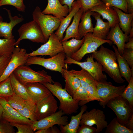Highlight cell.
Segmentation results:
<instances>
[{"instance_id": "obj_1", "label": "cell", "mask_w": 133, "mask_h": 133, "mask_svg": "<svg viewBox=\"0 0 133 133\" xmlns=\"http://www.w3.org/2000/svg\"><path fill=\"white\" fill-rule=\"evenodd\" d=\"M91 56L102 66L104 71L116 83L121 84L125 80L119 71L115 52L101 45L100 50L92 53Z\"/></svg>"}, {"instance_id": "obj_2", "label": "cell", "mask_w": 133, "mask_h": 133, "mask_svg": "<svg viewBox=\"0 0 133 133\" xmlns=\"http://www.w3.org/2000/svg\"><path fill=\"white\" fill-rule=\"evenodd\" d=\"M42 84L59 100V110L67 115H71L77 112L79 101L74 100L60 83L55 82L52 83H47Z\"/></svg>"}, {"instance_id": "obj_3", "label": "cell", "mask_w": 133, "mask_h": 133, "mask_svg": "<svg viewBox=\"0 0 133 133\" xmlns=\"http://www.w3.org/2000/svg\"><path fill=\"white\" fill-rule=\"evenodd\" d=\"M16 78L22 84L38 82L42 84L54 82L51 76L44 70L35 71L25 65L17 67L13 72Z\"/></svg>"}, {"instance_id": "obj_4", "label": "cell", "mask_w": 133, "mask_h": 133, "mask_svg": "<svg viewBox=\"0 0 133 133\" xmlns=\"http://www.w3.org/2000/svg\"><path fill=\"white\" fill-rule=\"evenodd\" d=\"M66 58L64 51L49 58L31 56L28 58L25 65L28 66L32 65H39L47 69L58 72L62 75L63 69H68L67 64L65 62Z\"/></svg>"}, {"instance_id": "obj_5", "label": "cell", "mask_w": 133, "mask_h": 133, "mask_svg": "<svg viewBox=\"0 0 133 133\" xmlns=\"http://www.w3.org/2000/svg\"><path fill=\"white\" fill-rule=\"evenodd\" d=\"M33 20L37 23L47 41L50 35L58 28L61 20L50 14L42 13L40 8L36 6L32 13Z\"/></svg>"}, {"instance_id": "obj_6", "label": "cell", "mask_w": 133, "mask_h": 133, "mask_svg": "<svg viewBox=\"0 0 133 133\" xmlns=\"http://www.w3.org/2000/svg\"><path fill=\"white\" fill-rule=\"evenodd\" d=\"M106 105L115 114L118 122L124 126L133 116V107L121 96L111 99Z\"/></svg>"}, {"instance_id": "obj_7", "label": "cell", "mask_w": 133, "mask_h": 133, "mask_svg": "<svg viewBox=\"0 0 133 133\" xmlns=\"http://www.w3.org/2000/svg\"><path fill=\"white\" fill-rule=\"evenodd\" d=\"M17 31L19 37L15 43V46H18L20 41L24 39L37 43H45L47 42L40 28L33 20L22 24Z\"/></svg>"}, {"instance_id": "obj_8", "label": "cell", "mask_w": 133, "mask_h": 133, "mask_svg": "<svg viewBox=\"0 0 133 133\" xmlns=\"http://www.w3.org/2000/svg\"><path fill=\"white\" fill-rule=\"evenodd\" d=\"M66 56V59L65 60V63L69 65L75 64L79 65L88 72L98 82L107 81V77L102 72V65L97 62H95L91 55L88 56L86 59V61L84 62L76 61L71 58Z\"/></svg>"}, {"instance_id": "obj_9", "label": "cell", "mask_w": 133, "mask_h": 133, "mask_svg": "<svg viewBox=\"0 0 133 133\" xmlns=\"http://www.w3.org/2000/svg\"><path fill=\"white\" fill-rule=\"evenodd\" d=\"M83 36L85 39L82 46L71 58L76 61H80L85 55L96 51L99 47L104 43H107L111 45L113 43L110 40L103 39L94 36L92 32L86 33Z\"/></svg>"}, {"instance_id": "obj_10", "label": "cell", "mask_w": 133, "mask_h": 133, "mask_svg": "<svg viewBox=\"0 0 133 133\" xmlns=\"http://www.w3.org/2000/svg\"><path fill=\"white\" fill-rule=\"evenodd\" d=\"M126 85L119 86L113 85L110 82H98L97 88V95L100 100L99 104L105 108L110 100L121 96L126 88Z\"/></svg>"}, {"instance_id": "obj_11", "label": "cell", "mask_w": 133, "mask_h": 133, "mask_svg": "<svg viewBox=\"0 0 133 133\" xmlns=\"http://www.w3.org/2000/svg\"><path fill=\"white\" fill-rule=\"evenodd\" d=\"M64 50L61 41L54 33L48 38V41L37 50L29 53H27L29 57L39 55H49L50 57L63 52Z\"/></svg>"}, {"instance_id": "obj_12", "label": "cell", "mask_w": 133, "mask_h": 133, "mask_svg": "<svg viewBox=\"0 0 133 133\" xmlns=\"http://www.w3.org/2000/svg\"><path fill=\"white\" fill-rule=\"evenodd\" d=\"M58 108L57 101L50 93L36 104L35 114L37 120L55 113Z\"/></svg>"}, {"instance_id": "obj_13", "label": "cell", "mask_w": 133, "mask_h": 133, "mask_svg": "<svg viewBox=\"0 0 133 133\" xmlns=\"http://www.w3.org/2000/svg\"><path fill=\"white\" fill-rule=\"evenodd\" d=\"M102 111L93 108L89 112L86 111L82 114L80 125L84 124L90 126L95 125L97 126L96 133H99L106 128L107 122Z\"/></svg>"}, {"instance_id": "obj_14", "label": "cell", "mask_w": 133, "mask_h": 133, "mask_svg": "<svg viewBox=\"0 0 133 133\" xmlns=\"http://www.w3.org/2000/svg\"><path fill=\"white\" fill-rule=\"evenodd\" d=\"M27 53L24 49L20 48L18 46L15 48L11 56L10 60L0 77V82L9 77L17 67L25 65L29 57Z\"/></svg>"}, {"instance_id": "obj_15", "label": "cell", "mask_w": 133, "mask_h": 133, "mask_svg": "<svg viewBox=\"0 0 133 133\" xmlns=\"http://www.w3.org/2000/svg\"><path fill=\"white\" fill-rule=\"evenodd\" d=\"M59 110L55 113L39 120L33 122L32 125L34 131L48 128L55 125H65L68 123V117Z\"/></svg>"}, {"instance_id": "obj_16", "label": "cell", "mask_w": 133, "mask_h": 133, "mask_svg": "<svg viewBox=\"0 0 133 133\" xmlns=\"http://www.w3.org/2000/svg\"><path fill=\"white\" fill-rule=\"evenodd\" d=\"M0 104L3 109L2 119L11 123L32 125L33 121L21 115L9 104L4 98L0 97Z\"/></svg>"}, {"instance_id": "obj_17", "label": "cell", "mask_w": 133, "mask_h": 133, "mask_svg": "<svg viewBox=\"0 0 133 133\" xmlns=\"http://www.w3.org/2000/svg\"><path fill=\"white\" fill-rule=\"evenodd\" d=\"M129 38L128 35L121 29L118 23L114 27L110 28L106 39L112 41L116 45L118 52L121 55L124 50L125 43L128 42Z\"/></svg>"}, {"instance_id": "obj_18", "label": "cell", "mask_w": 133, "mask_h": 133, "mask_svg": "<svg viewBox=\"0 0 133 133\" xmlns=\"http://www.w3.org/2000/svg\"><path fill=\"white\" fill-rule=\"evenodd\" d=\"M46 8L42 11L44 14H52L61 20L66 17L69 12L67 6L62 5L59 0H47Z\"/></svg>"}, {"instance_id": "obj_19", "label": "cell", "mask_w": 133, "mask_h": 133, "mask_svg": "<svg viewBox=\"0 0 133 133\" xmlns=\"http://www.w3.org/2000/svg\"><path fill=\"white\" fill-rule=\"evenodd\" d=\"M3 9L7 12L10 21L7 22L0 21V37L7 39L14 38V36L12 34V30L16 25L22 22L24 18L22 16L19 17L17 16L13 17L10 10L5 8Z\"/></svg>"}, {"instance_id": "obj_20", "label": "cell", "mask_w": 133, "mask_h": 133, "mask_svg": "<svg viewBox=\"0 0 133 133\" xmlns=\"http://www.w3.org/2000/svg\"><path fill=\"white\" fill-rule=\"evenodd\" d=\"M89 10L98 13L102 16V19L107 20L110 28L114 27L118 23V17L116 12L112 7L104 3L95 6Z\"/></svg>"}, {"instance_id": "obj_21", "label": "cell", "mask_w": 133, "mask_h": 133, "mask_svg": "<svg viewBox=\"0 0 133 133\" xmlns=\"http://www.w3.org/2000/svg\"><path fill=\"white\" fill-rule=\"evenodd\" d=\"M31 99L35 104L51 92L43 84L38 82L29 83L25 85Z\"/></svg>"}, {"instance_id": "obj_22", "label": "cell", "mask_w": 133, "mask_h": 133, "mask_svg": "<svg viewBox=\"0 0 133 133\" xmlns=\"http://www.w3.org/2000/svg\"><path fill=\"white\" fill-rule=\"evenodd\" d=\"M91 14L96 21L92 33L93 35L98 38L106 39L110 29L108 22L103 21L100 17L101 15L97 12H91Z\"/></svg>"}, {"instance_id": "obj_23", "label": "cell", "mask_w": 133, "mask_h": 133, "mask_svg": "<svg viewBox=\"0 0 133 133\" xmlns=\"http://www.w3.org/2000/svg\"><path fill=\"white\" fill-rule=\"evenodd\" d=\"M80 3L76 0L72 4L71 9L68 15L61 20L60 25L55 34L61 41L64 37V33L76 12L80 9Z\"/></svg>"}, {"instance_id": "obj_24", "label": "cell", "mask_w": 133, "mask_h": 133, "mask_svg": "<svg viewBox=\"0 0 133 133\" xmlns=\"http://www.w3.org/2000/svg\"><path fill=\"white\" fill-rule=\"evenodd\" d=\"M87 106L85 105L82 106L80 112L77 115L72 116L70 122L65 125L60 126L62 133H76L79 128L81 117L83 114L86 110Z\"/></svg>"}, {"instance_id": "obj_25", "label": "cell", "mask_w": 133, "mask_h": 133, "mask_svg": "<svg viewBox=\"0 0 133 133\" xmlns=\"http://www.w3.org/2000/svg\"><path fill=\"white\" fill-rule=\"evenodd\" d=\"M80 80L81 86L86 90L93 87H97L98 82L86 71L82 68L80 70L72 69L69 70Z\"/></svg>"}, {"instance_id": "obj_26", "label": "cell", "mask_w": 133, "mask_h": 133, "mask_svg": "<svg viewBox=\"0 0 133 133\" xmlns=\"http://www.w3.org/2000/svg\"><path fill=\"white\" fill-rule=\"evenodd\" d=\"M112 48L116 54L121 75L128 83L132 76H133V68H130L126 61L119 53L116 46L113 45Z\"/></svg>"}, {"instance_id": "obj_27", "label": "cell", "mask_w": 133, "mask_h": 133, "mask_svg": "<svg viewBox=\"0 0 133 133\" xmlns=\"http://www.w3.org/2000/svg\"><path fill=\"white\" fill-rule=\"evenodd\" d=\"M117 12L119 19L118 24L122 31L128 35L133 24V13H127L122 12L120 9L112 7Z\"/></svg>"}, {"instance_id": "obj_28", "label": "cell", "mask_w": 133, "mask_h": 133, "mask_svg": "<svg viewBox=\"0 0 133 133\" xmlns=\"http://www.w3.org/2000/svg\"><path fill=\"white\" fill-rule=\"evenodd\" d=\"M83 13V11L80 9L75 14L72 23L66 29L65 35L61 42L67 41L71 38L78 39L79 25Z\"/></svg>"}, {"instance_id": "obj_29", "label": "cell", "mask_w": 133, "mask_h": 133, "mask_svg": "<svg viewBox=\"0 0 133 133\" xmlns=\"http://www.w3.org/2000/svg\"><path fill=\"white\" fill-rule=\"evenodd\" d=\"M62 77L65 82V88L68 93L72 96L74 92L81 86L80 80L74 75L68 69H63Z\"/></svg>"}, {"instance_id": "obj_30", "label": "cell", "mask_w": 133, "mask_h": 133, "mask_svg": "<svg viewBox=\"0 0 133 133\" xmlns=\"http://www.w3.org/2000/svg\"><path fill=\"white\" fill-rule=\"evenodd\" d=\"M91 11L89 10L83 14L78 29V39H81L86 33H92L93 27L91 18Z\"/></svg>"}, {"instance_id": "obj_31", "label": "cell", "mask_w": 133, "mask_h": 133, "mask_svg": "<svg viewBox=\"0 0 133 133\" xmlns=\"http://www.w3.org/2000/svg\"><path fill=\"white\" fill-rule=\"evenodd\" d=\"M85 39L84 36L82 39H78L74 38L68 41L61 42L66 56L71 58L72 55L77 52L83 43Z\"/></svg>"}, {"instance_id": "obj_32", "label": "cell", "mask_w": 133, "mask_h": 133, "mask_svg": "<svg viewBox=\"0 0 133 133\" xmlns=\"http://www.w3.org/2000/svg\"><path fill=\"white\" fill-rule=\"evenodd\" d=\"M10 77L14 93L25 100H31L24 85L18 80L13 73Z\"/></svg>"}, {"instance_id": "obj_33", "label": "cell", "mask_w": 133, "mask_h": 133, "mask_svg": "<svg viewBox=\"0 0 133 133\" xmlns=\"http://www.w3.org/2000/svg\"><path fill=\"white\" fill-rule=\"evenodd\" d=\"M35 104L32 100H25L22 109L16 110L22 116L34 122L37 121L35 114Z\"/></svg>"}, {"instance_id": "obj_34", "label": "cell", "mask_w": 133, "mask_h": 133, "mask_svg": "<svg viewBox=\"0 0 133 133\" xmlns=\"http://www.w3.org/2000/svg\"><path fill=\"white\" fill-rule=\"evenodd\" d=\"M16 41L14 38H0V57L4 56H11L15 48Z\"/></svg>"}, {"instance_id": "obj_35", "label": "cell", "mask_w": 133, "mask_h": 133, "mask_svg": "<svg viewBox=\"0 0 133 133\" xmlns=\"http://www.w3.org/2000/svg\"><path fill=\"white\" fill-rule=\"evenodd\" d=\"M105 133H133V130L129 129L120 124L116 117L114 118L108 125Z\"/></svg>"}, {"instance_id": "obj_36", "label": "cell", "mask_w": 133, "mask_h": 133, "mask_svg": "<svg viewBox=\"0 0 133 133\" xmlns=\"http://www.w3.org/2000/svg\"><path fill=\"white\" fill-rule=\"evenodd\" d=\"M72 96L74 100L79 101V106H82L91 101L86 90L81 86L75 91Z\"/></svg>"}, {"instance_id": "obj_37", "label": "cell", "mask_w": 133, "mask_h": 133, "mask_svg": "<svg viewBox=\"0 0 133 133\" xmlns=\"http://www.w3.org/2000/svg\"><path fill=\"white\" fill-rule=\"evenodd\" d=\"M4 98L9 104L16 110L22 109L25 105V100L14 93L9 96Z\"/></svg>"}, {"instance_id": "obj_38", "label": "cell", "mask_w": 133, "mask_h": 133, "mask_svg": "<svg viewBox=\"0 0 133 133\" xmlns=\"http://www.w3.org/2000/svg\"><path fill=\"white\" fill-rule=\"evenodd\" d=\"M13 93L10 77L0 82V97H7Z\"/></svg>"}, {"instance_id": "obj_39", "label": "cell", "mask_w": 133, "mask_h": 133, "mask_svg": "<svg viewBox=\"0 0 133 133\" xmlns=\"http://www.w3.org/2000/svg\"><path fill=\"white\" fill-rule=\"evenodd\" d=\"M121 96L127 100L130 104L133 107V76H132L121 95Z\"/></svg>"}, {"instance_id": "obj_40", "label": "cell", "mask_w": 133, "mask_h": 133, "mask_svg": "<svg viewBox=\"0 0 133 133\" xmlns=\"http://www.w3.org/2000/svg\"><path fill=\"white\" fill-rule=\"evenodd\" d=\"M101 0L107 6L116 7L122 10L125 13H128L126 0Z\"/></svg>"}, {"instance_id": "obj_41", "label": "cell", "mask_w": 133, "mask_h": 133, "mask_svg": "<svg viewBox=\"0 0 133 133\" xmlns=\"http://www.w3.org/2000/svg\"><path fill=\"white\" fill-rule=\"evenodd\" d=\"M78 1L81 5L80 9L83 12L90 10L96 6L104 3L101 0H76Z\"/></svg>"}, {"instance_id": "obj_42", "label": "cell", "mask_w": 133, "mask_h": 133, "mask_svg": "<svg viewBox=\"0 0 133 133\" xmlns=\"http://www.w3.org/2000/svg\"><path fill=\"white\" fill-rule=\"evenodd\" d=\"M5 5L13 6L19 12H24L25 11L26 6L23 0H0V7Z\"/></svg>"}, {"instance_id": "obj_43", "label": "cell", "mask_w": 133, "mask_h": 133, "mask_svg": "<svg viewBox=\"0 0 133 133\" xmlns=\"http://www.w3.org/2000/svg\"><path fill=\"white\" fill-rule=\"evenodd\" d=\"M14 127L10 122L2 118L0 119V133H15Z\"/></svg>"}, {"instance_id": "obj_44", "label": "cell", "mask_w": 133, "mask_h": 133, "mask_svg": "<svg viewBox=\"0 0 133 133\" xmlns=\"http://www.w3.org/2000/svg\"><path fill=\"white\" fill-rule=\"evenodd\" d=\"M14 127L17 129L16 133H34L32 126L27 124L16 123H11Z\"/></svg>"}, {"instance_id": "obj_45", "label": "cell", "mask_w": 133, "mask_h": 133, "mask_svg": "<svg viewBox=\"0 0 133 133\" xmlns=\"http://www.w3.org/2000/svg\"><path fill=\"white\" fill-rule=\"evenodd\" d=\"M125 60L131 68H133V49L124 48L121 55Z\"/></svg>"}, {"instance_id": "obj_46", "label": "cell", "mask_w": 133, "mask_h": 133, "mask_svg": "<svg viewBox=\"0 0 133 133\" xmlns=\"http://www.w3.org/2000/svg\"><path fill=\"white\" fill-rule=\"evenodd\" d=\"M78 128L76 133H96L97 129L92 126L83 124Z\"/></svg>"}, {"instance_id": "obj_47", "label": "cell", "mask_w": 133, "mask_h": 133, "mask_svg": "<svg viewBox=\"0 0 133 133\" xmlns=\"http://www.w3.org/2000/svg\"><path fill=\"white\" fill-rule=\"evenodd\" d=\"M11 58V56H4L0 57V77L4 71Z\"/></svg>"}, {"instance_id": "obj_48", "label": "cell", "mask_w": 133, "mask_h": 133, "mask_svg": "<svg viewBox=\"0 0 133 133\" xmlns=\"http://www.w3.org/2000/svg\"><path fill=\"white\" fill-rule=\"evenodd\" d=\"M35 133H60V130L56 127L53 126L50 127L36 131Z\"/></svg>"}, {"instance_id": "obj_49", "label": "cell", "mask_w": 133, "mask_h": 133, "mask_svg": "<svg viewBox=\"0 0 133 133\" xmlns=\"http://www.w3.org/2000/svg\"><path fill=\"white\" fill-rule=\"evenodd\" d=\"M128 13H133V0H126Z\"/></svg>"}, {"instance_id": "obj_50", "label": "cell", "mask_w": 133, "mask_h": 133, "mask_svg": "<svg viewBox=\"0 0 133 133\" xmlns=\"http://www.w3.org/2000/svg\"><path fill=\"white\" fill-rule=\"evenodd\" d=\"M61 3L63 5H66L67 6L69 11L71 8L72 3L75 0H59ZM69 11V12H70Z\"/></svg>"}, {"instance_id": "obj_51", "label": "cell", "mask_w": 133, "mask_h": 133, "mask_svg": "<svg viewBox=\"0 0 133 133\" xmlns=\"http://www.w3.org/2000/svg\"><path fill=\"white\" fill-rule=\"evenodd\" d=\"M124 48L133 49V38L129 37L128 41L124 45Z\"/></svg>"}, {"instance_id": "obj_52", "label": "cell", "mask_w": 133, "mask_h": 133, "mask_svg": "<svg viewBox=\"0 0 133 133\" xmlns=\"http://www.w3.org/2000/svg\"><path fill=\"white\" fill-rule=\"evenodd\" d=\"M124 126L129 129L133 130V116L127 122Z\"/></svg>"}, {"instance_id": "obj_53", "label": "cell", "mask_w": 133, "mask_h": 133, "mask_svg": "<svg viewBox=\"0 0 133 133\" xmlns=\"http://www.w3.org/2000/svg\"><path fill=\"white\" fill-rule=\"evenodd\" d=\"M128 36L130 38H133V24H132V27Z\"/></svg>"}, {"instance_id": "obj_54", "label": "cell", "mask_w": 133, "mask_h": 133, "mask_svg": "<svg viewBox=\"0 0 133 133\" xmlns=\"http://www.w3.org/2000/svg\"><path fill=\"white\" fill-rule=\"evenodd\" d=\"M3 110V108L0 104V119L2 118V115Z\"/></svg>"}, {"instance_id": "obj_55", "label": "cell", "mask_w": 133, "mask_h": 133, "mask_svg": "<svg viewBox=\"0 0 133 133\" xmlns=\"http://www.w3.org/2000/svg\"><path fill=\"white\" fill-rule=\"evenodd\" d=\"M0 21H2V18L0 16Z\"/></svg>"}]
</instances>
